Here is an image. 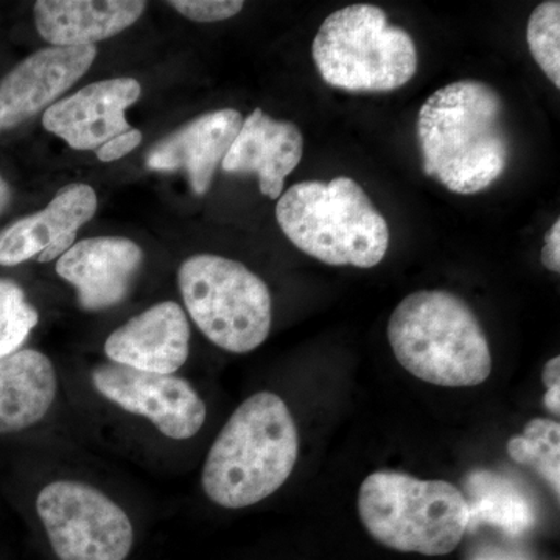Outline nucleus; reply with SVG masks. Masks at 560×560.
I'll list each match as a JSON object with an SVG mask.
<instances>
[{
    "label": "nucleus",
    "instance_id": "5",
    "mask_svg": "<svg viewBox=\"0 0 560 560\" xmlns=\"http://www.w3.org/2000/svg\"><path fill=\"white\" fill-rule=\"evenodd\" d=\"M359 514L368 533L390 550L445 556L469 529V501L448 481L375 471L361 485Z\"/></svg>",
    "mask_w": 560,
    "mask_h": 560
},
{
    "label": "nucleus",
    "instance_id": "15",
    "mask_svg": "<svg viewBox=\"0 0 560 560\" xmlns=\"http://www.w3.org/2000/svg\"><path fill=\"white\" fill-rule=\"evenodd\" d=\"M242 125L243 116L237 109L202 114L161 139L147 154V167L154 172H184L195 194H208Z\"/></svg>",
    "mask_w": 560,
    "mask_h": 560
},
{
    "label": "nucleus",
    "instance_id": "20",
    "mask_svg": "<svg viewBox=\"0 0 560 560\" xmlns=\"http://www.w3.org/2000/svg\"><path fill=\"white\" fill-rule=\"evenodd\" d=\"M508 453L515 463L533 467L545 481L560 492V425L556 420L533 419L522 436L508 442Z\"/></svg>",
    "mask_w": 560,
    "mask_h": 560
},
{
    "label": "nucleus",
    "instance_id": "7",
    "mask_svg": "<svg viewBox=\"0 0 560 560\" xmlns=\"http://www.w3.org/2000/svg\"><path fill=\"white\" fill-rule=\"evenodd\" d=\"M178 285L190 318L220 349L248 353L267 341L270 289L241 261L213 254L189 257L179 267Z\"/></svg>",
    "mask_w": 560,
    "mask_h": 560
},
{
    "label": "nucleus",
    "instance_id": "8",
    "mask_svg": "<svg viewBox=\"0 0 560 560\" xmlns=\"http://www.w3.org/2000/svg\"><path fill=\"white\" fill-rule=\"evenodd\" d=\"M36 512L60 560H125L135 545L127 512L86 482H50L36 497Z\"/></svg>",
    "mask_w": 560,
    "mask_h": 560
},
{
    "label": "nucleus",
    "instance_id": "1",
    "mask_svg": "<svg viewBox=\"0 0 560 560\" xmlns=\"http://www.w3.org/2000/svg\"><path fill=\"white\" fill-rule=\"evenodd\" d=\"M423 172L458 195L488 189L506 171L510 132L504 102L480 80H459L431 94L418 114Z\"/></svg>",
    "mask_w": 560,
    "mask_h": 560
},
{
    "label": "nucleus",
    "instance_id": "30",
    "mask_svg": "<svg viewBox=\"0 0 560 560\" xmlns=\"http://www.w3.org/2000/svg\"><path fill=\"white\" fill-rule=\"evenodd\" d=\"M10 200L11 189L9 183H7V180L3 179V176L0 175V213H2L3 210L7 209V206H9Z\"/></svg>",
    "mask_w": 560,
    "mask_h": 560
},
{
    "label": "nucleus",
    "instance_id": "29",
    "mask_svg": "<svg viewBox=\"0 0 560 560\" xmlns=\"http://www.w3.org/2000/svg\"><path fill=\"white\" fill-rule=\"evenodd\" d=\"M545 407L548 408V411H551L552 415H560V385L551 386V388L547 389V394L544 397Z\"/></svg>",
    "mask_w": 560,
    "mask_h": 560
},
{
    "label": "nucleus",
    "instance_id": "18",
    "mask_svg": "<svg viewBox=\"0 0 560 560\" xmlns=\"http://www.w3.org/2000/svg\"><path fill=\"white\" fill-rule=\"evenodd\" d=\"M58 377L46 353L21 349L0 359V434L20 433L46 418Z\"/></svg>",
    "mask_w": 560,
    "mask_h": 560
},
{
    "label": "nucleus",
    "instance_id": "12",
    "mask_svg": "<svg viewBox=\"0 0 560 560\" xmlns=\"http://www.w3.org/2000/svg\"><path fill=\"white\" fill-rule=\"evenodd\" d=\"M97 194L90 184L62 187L46 209L14 221L0 234V265L16 267L36 259L49 264L75 245L77 234L97 212Z\"/></svg>",
    "mask_w": 560,
    "mask_h": 560
},
{
    "label": "nucleus",
    "instance_id": "2",
    "mask_svg": "<svg viewBox=\"0 0 560 560\" xmlns=\"http://www.w3.org/2000/svg\"><path fill=\"white\" fill-rule=\"evenodd\" d=\"M300 436L290 408L261 390L237 408L202 467L201 485L212 503L242 510L282 488L296 466Z\"/></svg>",
    "mask_w": 560,
    "mask_h": 560
},
{
    "label": "nucleus",
    "instance_id": "10",
    "mask_svg": "<svg viewBox=\"0 0 560 560\" xmlns=\"http://www.w3.org/2000/svg\"><path fill=\"white\" fill-rule=\"evenodd\" d=\"M97 58V47H44L0 80V135L50 108Z\"/></svg>",
    "mask_w": 560,
    "mask_h": 560
},
{
    "label": "nucleus",
    "instance_id": "24",
    "mask_svg": "<svg viewBox=\"0 0 560 560\" xmlns=\"http://www.w3.org/2000/svg\"><path fill=\"white\" fill-rule=\"evenodd\" d=\"M140 143H142V132L132 128L131 131L110 139L101 149L95 150V154H97L98 160L102 162H113L127 156L132 150L138 149Z\"/></svg>",
    "mask_w": 560,
    "mask_h": 560
},
{
    "label": "nucleus",
    "instance_id": "13",
    "mask_svg": "<svg viewBox=\"0 0 560 560\" xmlns=\"http://www.w3.org/2000/svg\"><path fill=\"white\" fill-rule=\"evenodd\" d=\"M142 261V249L130 238L94 237L66 250L55 270L77 290L81 308L101 312L125 301Z\"/></svg>",
    "mask_w": 560,
    "mask_h": 560
},
{
    "label": "nucleus",
    "instance_id": "11",
    "mask_svg": "<svg viewBox=\"0 0 560 560\" xmlns=\"http://www.w3.org/2000/svg\"><path fill=\"white\" fill-rule=\"evenodd\" d=\"M142 94L135 79L95 81L44 110L43 127L70 149L98 150L110 139L132 130L125 110Z\"/></svg>",
    "mask_w": 560,
    "mask_h": 560
},
{
    "label": "nucleus",
    "instance_id": "16",
    "mask_svg": "<svg viewBox=\"0 0 560 560\" xmlns=\"http://www.w3.org/2000/svg\"><path fill=\"white\" fill-rule=\"evenodd\" d=\"M304 156V136L289 120H276L260 108L243 119L241 131L221 167L234 175H257L265 197L279 200L287 176Z\"/></svg>",
    "mask_w": 560,
    "mask_h": 560
},
{
    "label": "nucleus",
    "instance_id": "6",
    "mask_svg": "<svg viewBox=\"0 0 560 560\" xmlns=\"http://www.w3.org/2000/svg\"><path fill=\"white\" fill-rule=\"evenodd\" d=\"M313 61L324 83L349 92H389L418 72L415 39L389 25L381 7L355 3L331 13L316 32Z\"/></svg>",
    "mask_w": 560,
    "mask_h": 560
},
{
    "label": "nucleus",
    "instance_id": "21",
    "mask_svg": "<svg viewBox=\"0 0 560 560\" xmlns=\"http://www.w3.org/2000/svg\"><path fill=\"white\" fill-rule=\"evenodd\" d=\"M526 39L534 61L548 80L560 88V2H541L530 13Z\"/></svg>",
    "mask_w": 560,
    "mask_h": 560
},
{
    "label": "nucleus",
    "instance_id": "19",
    "mask_svg": "<svg viewBox=\"0 0 560 560\" xmlns=\"http://www.w3.org/2000/svg\"><path fill=\"white\" fill-rule=\"evenodd\" d=\"M470 488L475 501L469 504V528L488 523L510 536H521L534 525L533 508L510 482L497 475L478 471L471 477Z\"/></svg>",
    "mask_w": 560,
    "mask_h": 560
},
{
    "label": "nucleus",
    "instance_id": "27",
    "mask_svg": "<svg viewBox=\"0 0 560 560\" xmlns=\"http://www.w3.org/2000/svg\"><path fill=\"white\" fill-rule=\"evenodd\" d=\"M541 381H544L545 386L547 388H551V386L560 385V359L559 357H555L545 364L544 374H541Z\"/></svg>",
    "mask_w": 560,
    "mask_h": 560
},
{
    "label": "nucleus",
    "instance_id": "22",
    "mask_svg": "<svg viewBox=\"0 0 560 560\" xmlns=\"http://www.w3.org/2000/svg\"><path fill=\"white\" fill-rule=\"evenodd\" d=\"M168 5L187 20L208 24L237 16L245 3L242 0H173Z\"/></svg>",
    "mask_w": 560,
    "mask_h": 560
},
{
    "label": "nucleus",
    "instance_id": "9",
    "mask_svg": "<svg viewBox=\"0 0 560 560\" xmlns=\"http://www.w3.org/2000/svg\"><path fill=\"white\" fill-rule=\"evenodd\" d=\"M95 390L121 410L145 418L164 436L187 441L205 425V400L186 378L103 363L91 374Z\"/></svg>",
    "mask_w": 560,
    "mask_h": 560
},
{
    "label": "nucleus",
    "instance_id": "3",
    "mask_svg": "<svg viewBox=\"0 0 560 560\" xmlns=\"http://www.w3.org/2000/svg\"><path fill=\"white\" fill-rule=\"evenodd\" d=\"M388 340L401 368L431 385L477 386L492 372V353L480 320L451 291L408 294L390 315Z\"/></svg>",
    "mask_w": 560,
    "mask_h": 560
},
{
    "label": "nucleus",
    "instance_id": "25",
    "mask_svg": "<svg viewBox=\"0 0 560 560\" xmlns=\"http://www.w3.org/2000/svg\"><path fill=\"white\" fill-rule=\"evenodd\" d=\"M24 290L14 280L0 279V323L27 307Z\"/></svg>",
    "mask_w": 560,
    "mask_h": 560
},
{
    "label": "nucleus",
    "instance_id": "26",
    "mask_svg": "<svg viewBox=\"0 0 560 560\" xmlns=\"http://www.w3.org/2000/svg\"><path fill=\"white\" fill-rule=\"evenodd\" d=\"M540 260L548 271L560 272V220H556L545 235Z\"/></svg>",
    "mask_w": 560,
    "mask_h": 560
},
{
    "label": "nucleus",
    "instance_id": "4",
    "mask_svg": "<svg viewBox=\"0 0 560 560\" xmlns=\"http://www.w3.org/2000/svg\"><path fill=\"white\" fill-rule=\"evenodd\" d=\"M276 219L302 253L331 267H377L388 253L390 232L355 179L304 180L280 195Z\"/></svg>",
    "mask_w": 560,
    "mask_h": 560
},
{
    "label": "nucleus",
    "instance_id": "28",
    "mask_svg": "<svg viewBox=\"0 0 560 560\" xmlns=\"http://www.w3.org/2000/svg\"><path fill=\"white\" fill-rule=\"evenodd\" d=\"M471 560H526L521 555H515V552L497 550V548H490V550H485L478 552Z\"/></svg>",
    "mask_w": 560,
    "mask_h": 560
},
{
    "label": "nucleus",
    "instance_id": "23",
    "mask_svg": "<svg viewBox=\"0 0 560 560\" xmlns=\"http://www.w3.org/2000/svg\"><path fill=\"white\" fill-rule=\"evenodd\" d=\"M38 323V312L31 304L11 318L2 320L0 323V359L21 350Z\"/></svg>",
    "mask_w": 560,
    "mask_h": 560
},
{
    "label": "nucleus",
    "instance_id": "17",
    "mask_svg": "<svg viewBox=\"0 0 560 560\" xmlns=\"http://www.w3.org/2000/svg\"><path fill=\"white\" fill-rule=\"evenodd\" d=\"M147 10L140 0H39L36 31L51 47H84L130 28Z\"/></svg>",
    "mask_w": 560,
    "mask_h": 560
},
{
    "label": "nucleus",
    "instance_id": "14",
    "mask_svg": "<svg viewBox=\"0 0 560 560\" xmlns=\"http://www.w3.org/2000/svg\"><path fill=\"white\" fill-rule=\"evenodd\" d=\"M190 337L184 308L165 301L117 327L105 342V353L120 366L173 375L189 359Z\"/></svg>",
    "mask_w": 560,
    "mask_h": 560
}]
</instances>
